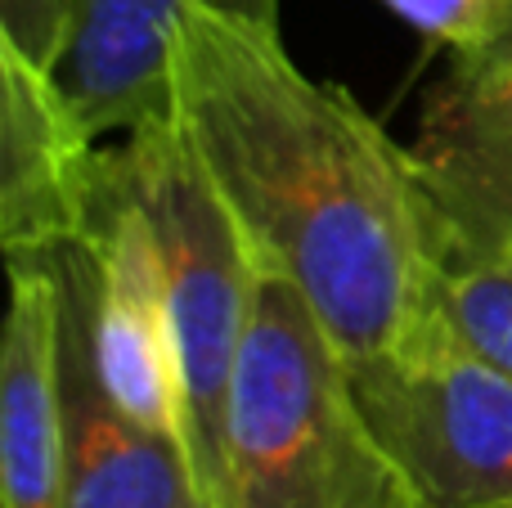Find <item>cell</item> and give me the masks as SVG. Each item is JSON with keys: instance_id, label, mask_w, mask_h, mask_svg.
Returning a JSON list of instances; mask_svg holds the SVG:
<instances>
[{"instance_id": "3", "label": "cell", "mask_w": 512, "mask_h": 508, "mask_svg": "<svg viewBox=\"0 0 512 508\" xmlns=\"http://www.w3.org/2000/svg\"><path fill=\"white\" fill-rule=\"evenodd\" d=\"M113 158L158 243L185 405V455L194 464L203 504L212 508L230 383L248 338L261 270L212 180L189 153L176 117L131 131Z\"/></svg>"}, {"instance_id": "13", "label": "cell", "mask_w": 512, "mask_h": 508, "mask_svg": "<svg viewBox=\"0 0 512 508\" xmlns=\"http://www.w3.org/2000/svg\"><path fill=\"white\" fill-rule=\"evenodd\" d=\"M495 50H499V54H508V59H512V23H508V32L499 36V45H495Z\"/></svg>"}, {"instance_id": "2", "label": "cell", "mask_w": 512, "mask_h": 508, "mask_svg": "<svg viewBox=\"0 0 512 508\" xmlns=\"http://www.w3.org/2000/svg\"><path fill=\"white\" fill-rule=\"evenodd\" d=\"M212 508H423L288 279H256Z\"/></svg>"}, {"instance_id": "7", "label": "cell", "mask_w": 512, "mask_h": 508, "mask_svg": "<svg viewBox=\"0 0 512 508\" xmlns=\"http://www.w3.org/2000/svg\"><path fill=\"white\" fill-rule=\"evenodd\" d=\"M63 279L54 261H9L0 347V491L5 508H68L63 432Z\"/></svg>"}, {"instance_id": "4", "label": "cell", "mask_w": 512, "mask_h": 508, "mask_svg": "<svg viewBox=\"0 0 512 508\" xmlns=\"http://www.w3.org/2000/svg\"><path fill=\"white\" fill-rule=\"evenodd\" d=\"M351 378L418 504L512 508V374L427 315Z\"/></svg>"}, {"instance_id": "8", "label": "cell", "mask_w": 512, "mask_h": 508, "mask_svg": "<svg viewBox=\"0 0 512 508\" xmlns=\"http://www.w3.org/2000/svg\"><path fill=\"white\" fill-rule=\"evenodd\" d=\"M189 5L279 23V0H72L54 77L95 135H131L176 117L171 41Z\"/></svg>"}, {"instance_id": "12", "label": "cell", "mask_w": 512, "mask_h": 508, "mask_svg": "<svg viewBox=\"0 0 512 508\" xmlns=\"http://www.w3.org/2000/svg\"><path fill=\"white\" fill-rule=\"evenodd\" d=\"M72 0H0V36L9 45L36 59L41 68L59 63V50L68 41Z\"/></svg>"}, {"instance_id": "9", "label": "cell", "mask_w": 512, "mask_h": 508, "mask_svg": "<svg viewBox=\"0 0 512 508\" xmlns=\"http://www.w3.org/2000/svg\"><path fill=\"white\" fill-rule=\"evenodd\" d=\"M63 432L68 508H207L185 446L122 414L99 387L63 293Z\"/></svg>"}, {"instance_id": "10", "label": "cell", "mask_w": 512, "mask_h": 508, "mask_svg": "<svg viewBox=\"0 0 512 508\" xmlns=\"http://www.w3.org/2000/svg\"><path fill=\"white\" fill-rule=\"evenodd\" d=\"M427 198V194H423ZM432 315L477 356L512 374V252L450 230L427 207Z\"/></svg>"}, {"instance_id": "11", "label": "cell", "mask_w": 512, "mask_h": 508, "mask_svg": "<svg viewBox=\"0 0 512 508\" xmlns=\"http://www.w3.org/2000/svg\"><path fill=\"white\" fill-rule=\"evenodd\" d=\"M423 36L450 45L454 54L495 50L512 23V0H382Z\"/></svg>"}, {"instance_id": "5", "label": "cell", "mask_w": 512, "mask_h": 508, "mask_svg": "<svg viewBox=\"0 0 512 508\" xmlns=\"http://www.w3.org/2000/svg\"><path fill=\"white\" fill-rule=\"evenodd\" d=\"M95 140L54 68L0 36V243L9 261H50L86 239L104 162Z\"/></svg>"}, {"instance_id": "6", "label": "cell", "mask_w": 512, "mask_h": 508, "mask_svg": "<svg viewBox=\"0 0 512 508\" xmlns=\"http://www.w3.org/2000/svg\"><path fill=\"white\" fill-rule=\"evenodd\" d=\"M427 207L450 230L512 252V59L454 54L409 144Z\"/></svg>"}, {"instance_id": "1", "label": "cell", "mask_w": 512, "mask_h": 508, "mask_svg": "<svg viewBox=\"0 0 512 508\" xmlns=\"http://www.w3.org/2000/svg\"><path fill=\"white\" fill-rule=\"evenodd\" d=\"M176 126L261 275L288 279L351 365L432 315L414 153L351 90L288 54L279 23L189 5L171 41Z\"/></svg>"}]
</instances>
